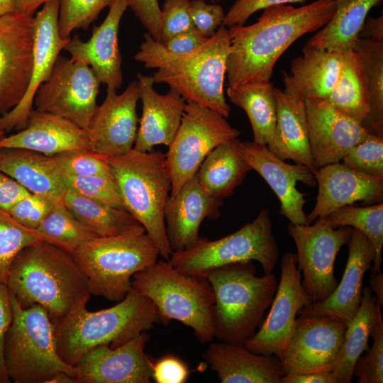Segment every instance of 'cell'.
<instances>
[{
  "mask_svg": "<svg viewBox=\"0 0 383 383\" xmlns=\"http://www.w3.org/2000/svg\"><path fill=\"white\" fill-rule=\"evenodd\" d=\"M138 100L137 80L131 82L120 94L116 89L107 88L106 97L97 106L87 129L91 151L110 157L133 148L139 121Z\"/></svg>",
  "mask_w": 383,
  "mask_h": 383,
  "instance_id": "18",
  "label": "cell"
},
{
  "mask_svg": "<svg viewBox=\"0 0 383 383\" xmlns=\"http://www.w3.org/2000/svg\"><path fill=\"white\" fill-rule=\"evenodd\" d=\"M362 62L369 112L362 124L369 133L383 135V41L359 38L354 50Z\"/></svg>",
  "mask_w": 383,
  "mask_h": 383,
  "instance_id": "38",
  "label": "cell"
},
{
  "mask_svg": "<svg viewBox=\"0 0 383 383\" xmlns=\"http://www.w3.org/2000/svg\"><path fill=\"white\" fill-rule=\"evenodd\" d=\"M223 204V199L210 196L204 189L196 173L177 194L170 196L165 208V223L172 252L194 244L200 237L203 221L218 218Z\"/></svg>",
  "mask_w": 383,
  "mask_h": 383,
  "instance_id": "25",
  "label": "cell"
},
{
  "mask_svg": "<svg viewBox=\"0 0 383 383\" xmlns=\"http://www.w3.org/2000/svg\"><path fill=\"white\" fill-rule=\"evenodd\" d=\"M30 193L14 179L0 171V209L6 211Z\"/></svg>",
  "mask_w": 383,
  "mask_h": 383,
  "instance_id": "55",
  "label": "cell"
},
{
  "mask_svg": "<svg viewBox=\"0 0 383 383\" xmlns=\"http://www.w3.org/2000/svg\"><path fill=\"white\" fill-rule=\"evenodd\" d=\"M66 175L112 177L107 157L90 150H73L53 155Z\"/></svg>",
  "mask_w": 383,
  "mask_h": 383,
  "instance_id": "45",
  "label": "cell"
},
{
  "mask_svg": "<svg viewBox=\"0 0 383 383\" xmlns=\"http://www.w3.org/2000/svg\"><path fill=\"white\" fill-rule=\"evenodd\" d=\"M371 336L373 342L356 360L353 376L358 378V383L383 382V320L379 318L372 329Z\"/></svg>",
  "mask_w": 383,
  "mask_h": 383,
  "instance_id": "46",
  "label": "cell"
},
{
  "mask_svg": "<svg viewBox=\"0 0 383 383\" xmlns=\"http://www.w3.org/2000/svg\"><path fill=\"white\" fill-rule=\"evenodd\" d=\"M48 383H76V380L70 373L62 371L55 374Z\"/></svg>",
  "mask_w": 383,
  "mask_h": 383,
  "instance_id": "61",
  "label": "cell"
},
{
  "mask_svg": "<svg viewBox=\"0 0 383 383\" xmlns=\"http://www.w3.org/2000/svg\"><path fill=\"white\" fill-rule=\"evenodd\" d=\"M189 4L190 0H165L160 8L162 44L175 35L195 28L189 11Z\"/></svg>",
  "mask_w": 383,
  "mask_h": 383,
  "instance_id": "47",
  "label": "cell"
},
{
  "mask_svg": "<svg viewBox=\"0 0 383 383\" xmlns=\"http://www.w3.org/2000/svg\"><path fill=\"white\" fill-rule=\"evenodd\" d=\"M302 53L293 60L290 74L282 71L284 91L302 101L326 99L336 82L343 54L307 43Z\"/></svg>",
  "mask_w": 383,
  "mask_h": 383,
  "instance_id": "31",
  "label": "cell"
},
{
  "mask_svg": "<svg viewBox=\"0 0 383 383\" xmlns=\"http://www.w3.org/2000/svg\"><path fill=\"white\" fill-rule=\"evenodd\" d=\"M57 202L48 198L30 194L14 204L9 213L19 223L36 229Z\"/></svg>",
  "mask_w": 383,
  "mask_h": 383,
  "instance_id": "48",
  "label": "cell"
},
{
  "mask_svg": "<svg viewBox=\"0 0 383 383\" xmlns=\"http://www.w3.org/2000/svg\"><path fill=\"white\" fill-rule=\"evenodd\" d=\"M381 1L335 0L336 8L330 20L306 43L340 54L353 50L369 11Z\"/></svg>",
  "mask_w": 383,
  "mask_h": 383,
  "instance_id": "34",
  "label": "cell"
},
{
  "mask_svg": "<svg viewBox=\"0 0 383 383\" xmlns=\"http://www.w3.org/2000/svg\"><path fill=\"white\" fill-rule=\"evenodd\" d=\"M12 319L13 308L10 291L6 284L0 283V383L11 382L5 367L4 343Z\"/></svg>",
  "mask_w": 383,
  "mask_h": 383,
  "instance_id": "53",
  "label": "cell"
},
{
  "mask_svg": "<svg viewBox=\"0 0 383 383\" xmlns=\"http://www.w3.org/2000/svg\"><path fill=\"white\" fill-rule=\"evenodd\" d=\"M255 274L252 261H247L216 268L206 275L215 295L213 326L218 341L242 345L262 324L278 283L272 272Z\"/></svg>",
  "mask_w": 383,
  "mask_h": 383,
  "instance_id": "5",
  "label": "cell"
},
{
  "mask_svg": "<svg viewBox=\"0 0 383 383\" xmlns=\"http://www.w3.org/2000/svg\"><path fill=\"white\" fill-rule=\"evenodd\" d=\"M34 16L16 11L0 16V114L16 106L30 84Z\"/></svg>",
  "mask_w": 383,
  "mask_h": 383,
  "instance_id": "15",
  "label": "cell"
},
{
  "mask_svg": "<svg viewBox=\"0 0 383 383\" xmlns=\"http://www.w3.org/2000/svg\"><path fill=\"white\" fill-rule=\"evenodd\" d=\"M239 135L240 131L217 111L187 102L179 128L165 154L172 182L170 196L179 192L216 147Z\"/></svg>",
  "mask_w": 383,
  "mask_h": 383,
  "instance_id": "11",
  "label": "cell"
},
{
  "mask_svg": "<svg viewBox=\"0 0 383 383\" xmlns=\"http://www.w3.org/2000/svg\"><path fill=\"white\" fill-rule=\"evenodd\" d=\"M311 154L318 169L339 162L368 132L362 123L341 113L325 98L304 99Z\"/></svg>",
  "mask_w": 383,
  "mask_h": 383,
  "instance_id": "20",
  "label": "cell"
},
{
  "mask_svg": "<svg viewBox=\"0 0 383 383\" xmlns=\"http://www.w3.org/2000/svg\"><path fill=\"white\" fill-rule=\"evenodd\" d=\"M132 287L153 302L161 323L177 320L191 328L201 343L214 340L215 295L207 279L183 274L158 260L133 276Z\"/></svg>",
  "mask_w": 383,
  "mask_h": 383,
  "instance_id": "7",
  "label": "cell"
},
{
  "mask_svg": "<svg viewBox=\"0 0 383 383\" xmlns=\"http://www.w3.org/2000/svg\"><path fill=\"white\" fill-rule=\"evenodd\" d=\"M66 183L67 189L77 194L126 209L112 177L66 175Z\"/></svg>",
  "mask_w": 383,
  "mask_h": 383,
  "instance_id": "44",
  "label": "cell"
},
{
  "mask_svg": "<svg viewBox=\"0 0 383 383\" xmlns=\"http://www.w3.org/2000/svg\"><path fill=\"white\" fill-rule=\"evenodd\" d=\"M189 11L195 29L209 38L223 25L226 13L219 4H209L205 0L190 1Z\"/></svg>",
  "mask_w": 383,
  "mask_h": 383,
  "instance_id": "49",
  "label": "cell"
},
{
  "mask_svg": "<svg viewBox=\"0 0 383 383\" xmlns=\"http://www.w3.org/2000/svg\"><path fill=\"white\" fill-rule=\"evenodd\" d=\"M345 322L335 317L299 316L281 359L285 374L331 372L343 345Z\"/></svg>",
  "mask_w": 383,
  "mask_h": 383,
  "instance_id": "16",
  "label": "cell"
},
{
  "mask_svg": "<svg viewBox=\"0 0 383 383\" xmlns=\"http://www.w3.org/2000/svg\"><path fill=\"white\" fill-rule=\"evenodd\" d=\"M281 276L270 310L256 333L243 343L248 350L282 358L292 335L300 309L311 303L301 282L296 254L285 252Z\"/></svg>",
  "mask_w": 383,
  "mask_h": 383,
  "instance_id": "14",
  "label": "cell"
},
{
  "mask_svg": "<svg viewBox=\"0 0 383 383\" xmlns=\"http://www.w3.org/2000/svg\"><path fill=\"white\" fill-rule=\"evenodd\" d=\"M43 241L38 231L16 221L0 209V283L6 284L11 264L25 247Z\"/></svg>",
  "mask_w": 383,
  "mask_h": 383,
  "instance_id": "41",
  "label": "cell"
},
{
  "mask_svg": "<svg viewBox=\"0 0 383 383\" xmlns=\"http://www.w3.org/2000/svg\"><path fill=\"white\" fill-rule=\"evenodd\" d=\"M107 160L126 209L143 226L160 255L168 260L172 251L166 233L165 208L172 182L165 154L133 148Z\"/></svg>",
  "mask_w": 383,
  "mask_h": 383,
  "instance_id": "6",
  "label": "cell"
},
{
  "mask_svg": "<svg viewBox=\"0 0 383 383\" xmlns=\"http://www.w3.org/2000/svg\"><path fill=\"white\" fill-rule=\"evenodd\" d=\"M208 39L194 28L172 36L162 45L170 52L184 54L199 47Z\"/></svg>",
  "mask_w": 383,
  "mask_h": 383,
  "instance_id": "54",
  "label": "cell"
},
{
  "mask_svg": "<svg viewBox=\"0 0 383 383\" xmlns=\"http://www.w3.org/2000/svg\"><path fill=\"white\" fill-rule=\"evenodd\" d=\"M326 99L338 111L361 123L366 118L370 109L367 84L355 50L343 54L336 82Z\"/></svg>",
  "mask_w": 383,
  "mask_h": 383,
  "instance_id": "37",
  "label": "cell"
},
{
  "mask_svg": "<svg viewBox=\"0 0 383 383\" xmlns=\"http://www.w3.org/2000/svg\"><path fill=\"white\" fill-rule=\"evenodd\" d=\"M134 60L155 69L154 83H164L184 100L210 108L225 118L231 112L224 94L226 62L231 52L228 28L221 25L213 36L189 52L174 54L146 33Z\"/></svg>",
  "mask_w": 383,
  "mask_h": 383,
  "instance_id": "2",
  "label": "cell"
},
{
  "mask_svg": "<svg viewBox=\"0 0 383 383\" xmlns=\"http://www.w3.org/2000/svg\"><path fill=\"white\" fill-rule=\"evenodd\" d=\"M62 202L68 211L98 237H109L143 227L127 210L67 189Z\"/></svg>",
  "mask_w": 383,
  "mask_h": 383,
  "instance_id": "36",
  "label": "cell"
},
{
  "mask_svg": "<svg viewBox=\"0 0 383 383\" xmlns=\"http://www.w3.org/2000/svg\"><path fill=\"white\" fill-rule=\"evenodd\" d=\"M72 255L87 277L91 294L118 302L132 289L133 276L160 256L143 227L94 238Z\"/></svg>",
  "mask_w": 383,
  "mask_h": 383,
  "instance_id": "8",
  "label": "cell"
},
{
  "mask_svg": "<svg viewBox=\"0 0 383 383\" xmlns=\"http://www.w3.org/2000/svg\"><path fill=\"white\" fill-rule=\"evenodd\" d=\"M143 112L133 149L148 152L157 145L169 146L180 125L187 101L177 91L157 92L152 75L137 74Z\"/></svg>",
  "mask_w": 383,
  "mask_h": 383,
  "instance_id": "26",
  "label": "cell"
},
{
  "mask_svg": "<svg viewBox=\"0 0 383 383\" xmlns=\"http://www.w3.org/2000/svg\"><path fill=\"white\" fill-rule=\"evenodd\" d=\"M347 245L348 257L340 282L328 298L305 306L298 316H331L345 322L354 316L361 302L364 276L372 267L375 249L370 240L356 228H353Z\"/></svg>",
  "mask_w": 383,
  "mask_h": 383,
  "instance_id": "24",
  "label": "cell"
},
{
  "mask_svg": "<svg viewBox=\"0 0 383 383\" xmlns=\"http://www.w3.org/2000/svg\"><path fill=\"white\" fill-rule=\"evenodd\" d=\"M211 1H222V0H211Z\"/></svg>",
  "mask_w": 383,
  "mask_h": 383,
  "instance_id": "63",
  "label": "cell"
},
{
  "mask_svg": "<svg viewBox=\"0 0 383 383\" xmlns=\"http://www.w3.org/2000/svg\"><path fill=\"white\" fill-rule=\"evenodd\" d=\"M359 38L383 41V14L377 18L369 17L360 31Z\"/></svg>",
  "mask_w": 383,
  "mask_h": 383,
  "instance_id": "57",
  "label": "cell"
},
{
  "mask_svg": "<svg viewBox=\"0 0 383 383\" xmlns=\"http://www.w3.org/2000/svg\"><path fill=\"white\" fill-rule=\"evenodd\" d=\"M5 136V131L0 129V140Z\"/></svg>",
  "mask_w": 383,
  "mask_h": 383,
  "instance_id": "62",
  "label": "cell"
},
{
  "mask_svg": "<svg viewBox=\"0 0 383 383\" xmlns=\"http://www.w3.org/2000/svg\"><path fill=\"white\" fill-rule=\"evenodd\" d=\"M35 230L43 241L71 254L93 239L99 238L68 211L62 201L55 203L51 211Z\"/></svg>",
  "mask_w": 383,
  "mask_h": 383,
  "instance_id": "39",
  "label": "cell"
},
{
  "mask_svg": "<svg viewBox=\"0 0 383 383\" xmlns=\"http://www.w3.org/2000/svg\"><path fill=\"white\" fill-rule=\"evenodd\" d=\"M100 82L84 62L60 55L49 78L35 92V109L88 129L97 108Z\"/></svg>",
  "mask_w": 383,
  "mask_h": 383,
  "instance_id": "12",
  "label": "cell"
},
{
  "mask_svg": "<svg viewBox=\"0 0 383 383\" xmlns=\"http://www.w3.org/2000/svg\"><path fill=\"white\" fill-rule=\"evenodd\" d=\"M0 171L30 193L55 201L67 190L66 174L54 156L23 148H0Z\"/></svg>",
  "mask_w": 383,
  "mask_h": 383,
  "instance_id": "29",
  "label": "cell"
},
{
  "mask_svg": "<svg viewBox=\"0 0 383 383\" xmlns=\"http://www.w3.org/2000/svg\"><path fill=\"white\" fill-rule=\"evenodd\" d=\"M127 9L126 0H116L103 22L93 27L89 40L82 41L78 34H74L63 48L72 58L89 65L101 84L116 90L123 84L118 29Z\"/></svg>",
  "mask_w": 383,
  "mask_h": 383,
  "instance_id": "22",
  "label": "cell"
},
{
  "mask_svg": "<svg viewBox=\"0 0 383 383\" xmlns=\"http://www.w3.org/2000/svg\"><path fill=\"white\" fill-rule=\"evenodd\" d=\"M229 100L247 114L253 133V142L267 145L275 126L277 101L270 81L248 82L228 87Z\"/></svg>",
  "mask_w": 383,
  "mask_h": 383,
  "instance_id": "35",
  "label": "cell"
},
{
  "mask_svg": "<svg viewBox=\"0 0 383 383\" xmlns=\"http://www.w3.org/2000/svg\"><path fill=\"white\" fill-rule=\"evenodd\" d=\"M343 164L355 171L383 177V135L369 133L343 157Z\"/></svg>",
  "mask_w": 383,
  "mask_h": 383,
  "instance_id": "43",
  "label": "cell"
},
{
  "mask_svg": "<svg viewBox=\"0 0 383 383\" xmlns=\"http://www.w3.org/2000/svg\"><path fill=\"white\" fill-rule=\"evenodd\" d=\"M353 228L333 227L325 218L313 224L288 225V233L296 248L297 266L302 272V284L311 303L328 298L338 285L334 264L338 251L347 245Z\"/></svg>",
  "mask_w": 383,
  "mask_h": 383,
  "instance_id": "13",
  "label": "cell"
},
{
  "mask_svg": "<svg viewBox=\"0 0 383 383\" xmlns=\"http://www.w3.org/2000/svg\"><path fill=\"white\" fill-rule=\"evenodd\" d=\"M238 142L237 138L221 143L201 164L196 174L210 196L221 199L232 196L252 170L240 151Z\"/></svg>",
  "mask_w": 383,
  "mask_h": 383,
  "instance_id": "32",
  "label": "cell"
},
{
  "mask_svg": "<svg viewBox=\"0 0 383 383\" xmlns=\"http://www.w3.org/2000/svg\"><path fill=\"white\" fill-rule=\"evenodd\" d=\"M335 8V0H316L300 7L273 6L263 9L253 24L228 28V87L270 81L274 65L284 52L302 35L321 28Z\"/></svg>",
  "mask_w": 383,
  "mask_h": 383,
  "instance_id": "1",
  "label": "cell"
},
{
  "mask_svg": "<svg viewBox=\"0 0 383 383\" xmlns=\"http://www.w3.org/2000/svg\"><path fill=\"white\" fill-rule=\"evenodd\" d=\"M21 11L18 0H0V16Z\"/></svg>",
  "mask_w": 383,
  "mask_h": 383,
  "instance_id": "60",
  "label": "cell"
},
{
  "mask_svg": "<svg viewBox=\"0 0 383 383\" xmlns=\"http://www.w3.org/2000/svg\"><path fill=\"white\" fill-rule=\"evenodd\" d=\"M128 8L133 12L152 38L161 43V11L158 0H126Z\"/></svg>",
  "mask_w": 383,
  "mask_h": 383,
  "instance_id": "51",
  "label": "cell"
},
{
  "mask_svg": "<svg viewBox=\"0 0 383 383\" xmlns=\"http://www.w3.org/2000/svg\"><path fill=\"white\" fill-rule=\"evenodd\" d=\"M21 11L34 16L37 9L49 0H18Z\"/></svg>",
  "mask_w": 383,
  "mask_h": 383,
  "instance_id": "59",
  "label": "cell"
},
{
  "mask_svg": "<svg viewBox=\"0 0 383 383\" xmlns=\"http://www.w3.org/2000/svg\"><path fill=\"white\" fill-rule=\"evenodd\" d=\"M274 95L277 118L268 149L279 159L292 160L315 174L318 167L311 151L304 101L277 88H274Z\"/></svg>",
  "mask_w": 383,
  "mask_h": 383,
  "instance_id": "30",
  "label": "cell"
},
{
  "mask_svg": "<svg viewBox=\"0 0 383 383\" xmlns=\"http://www.w3.org/2000/svg\"><path fill=\"white\" fill-rule=\"evenodd\" d=\"M155 323L161 321L155 304L132 287L113 306L89 311L83 304L54 324L57 352L65 363L74 366L93 348L121 346Z\"/></svg>",
  "mask_w": 383,
  "mask_h": 383,
  "instance_id": "4",
  "label": "cell"
},
{
  "mask_svg": "<svg viewBox=\"0 0 383 383\" xmlns=\"http://www.w3.org/2000/svg\"><path fill=\"white\" fill-rule=\"evenodd\" d=\"M279 255L268 208L235 232L211 240L204 237L187 248L173 252L167 260L177 271L206 278L213 270L235 262L257 261L264 274L272 273Z\"/></svg>",
  "mask_w": 383,
  "mask_h": 383,
  "instance_id": "10",
  "label": "cell"
},
{
  "mask_svg": "<svg viewBox=\"0 0 383 383\" xmlns=\"http://www.w3.org/2000/svg\"><path fill=\"white\" fill-rule=\"evenodd\" d=\"M314 176L318 194L306 223L357 201L365 205L383 202V177L355 171L340 162L319 167Z\"/></svg>",
  "mask_w": 383,
  "mask_h": 383,
  "instance_id": "23",
  "label": "cell"
},
{
  "mask_svg": "<svg viewBox=\"0 0 383 383\" xmlns=\"http://www.w3.org/2000/svg\"><path fill=\"white\" fill-rule=\"evenodd\" d=\"M203 357L221 383H280L285 374L277 356L256 354L243 345L211 341Z\"/></svg>",
  "mask_w": 383,
  "mask_h": 383,
  "instance_id": "28",
  "label": "cell"
},
{
  "mask_svg": "<svg viewBox=\"0 0 383 383\" xmlns=\"http://www.w3.org/2000/svg\"><path fill=\"white\" fill-rule=\"evenodd\" d=\"M11 294L13 319L5 335L4 357L6 372L15 383H48L58 372L75 378L76 369L58 355L54 324L38 304L22 308Z\"/></svg>",
  "mask_w": 383,
  "mask_h": 383,
  "instance_id": "9",
  "label": "cell"
},
{
  "mask_svg": "<svg viewBox=\"0 0 383 383\" xmlns=\"http://www.w3.org/2000/svg\"><path fill=\"white\" fill-rule=\"evenodd\" d=\"M6 285L22 308L43 306L53 324L87 304L88 279L72 255L45 241L22 249L13 260Z\"/></svg>",
  "mask_w": 383,
  "mask_h": 383,
  "instance_id": "3",
  "label": "cell"
},
{
  "mask_svg": "<svg viewBox=\"0 0 383 383\" xmlns=\"http://www.w3.org/2000/svg\"><path fill=\"white\" fill-rule=\"evenodd\" d=\"M370 288L374 294L377 302L382 308L383 306V274L381 270L372 272L370 278Z\"/></svg>",
  "mask_w": 383,
  "mask_h": 383,
  "instance_id": "58",
  "label": "cell"
},
{
  "mask_svg": "<svg viewBox=\"0 0 383 383\" xmlns=\"http://www.w3.org/2000/svg\"><path fill=\"white\" fill-rule=\"evenodd\" d=\"M334 228L351 226L364 233L375 249L372 272L381 270L383 248V202L356 206L341 207L324 217Z\"/></svg>",
  "mask_w": 383,
  "mask_h": 383,
  "instance_id": "40",
  "label": "cell"
},
{
  "mask_svg": "<svg viewBox=\"0 0 383 383\" xmlns=\"http://www.w3.org/2000/svg\"><path fill=\"white\" fill-rule=\"evenodd\" d=\"M381 309L370 287H365L357 312L350 320L345 322L343 345L331 371L336 383L352 382L355 363L363 352L368 349V340L372 329L382 317Z\"/></svg>",
  "mask_w": 383,
  "mask_h": 383,
  "instance_id": "33",
  "label": "cell"
},
{
  "mask_svg": "<svg viewBox=\"0 0 383 383\" xmlns=\"http://www.w3.org/2000/svg\"><path fill=\"white\" fill-rule=\"evenodd\" d=\"M238 147L252 170L267 183L280 202V213L292 224L306 223L304 194L296 187L298 182L310 187L316 185L312 172L300 164L291 165L272 154L265 145L240 141Z\"/></svg>",
  "mask_w": 383,
  "mask_h": 383,
  "instance_id": "21",
  "label": "cell"
},
{
  "mask_svg": "<svg viewBox=\"0 0 383 383\" xmlns=\"http://www.w3.org/2000/svg\"><path fill=\"white\" fill-rule=\"evenodd\" d=\"M189 370L179 357L168 354L153 362L152 379L157 383H184Z\"/></svg>",
  "mask_w": 383,
  "mask_h": 383,
  "instance_id": "52",
  "label": "cell"
},
{
  "mask_svg": "<svg viewBox=\"0 0 383 383\" xmlns=\"http://www.w3.org/2000/svg\"><path fill=\"white\" fill-rule=\"evenodd\" d=\"M116 0H60L58 29L62 38H70L76 29L87 30L106 7Z\"/></svg>",
  "mask_w": 383,
  "mask_h": 383,
  "instance_id": "42",
  "label": "cell"
},
{
  "mask_svg": "<svg viewBox=\"0 0 383 383\" xmlns=\"http://www.w3.org/2000/svg\"><path fill=\"white\" fill-rule=\"evenodd\" d=\"M150 336L140 333L123 345L93 348L74 366L76 383H149L154 361L145 352Z\"/></svg>",
  "mask_w": 383,
  "mask_h": 383,
  "instance_id": "17",
  "label": "cell"
},
{
  "mask_svg": "<svg viewBox=\"0 0 383 383\" xmlns=\"http://www.w3.org/2000/svg\"><path fill=\"white\" fill-rule=\"evenodd\" d=\"M0 148H23L53 156L68 150H91V144L87 130L60 116L32 109L26 126L1 138Z\"/></svg>",
  "mask_w": 383,
  "mask_h": 383,
  "instance_id": "27",
  "label": "cell"
},
{
  "mask_svg": "<svg viewBox=\"0 0 383 383\" xmlns=\"http://www.w3.org/2000/svg\"><path fill=\"white\" fill-rule=\"evenodd\" d=\"M280 383H336L332 372L287 373Z\"/></svg>",
  "mask_w": 383,
  "mask_h": 383,
  "instance_id": "56",
  "label": "cell"
},
{
  "mask_svg": "<svg viewBox=\"0 0 383 383\" xmlns=\"http://www.w3.org/2000/svg\"><path fill=\"white\" fill-rule=\"evenodd\" d=\"M60 0H49L34 16L35 33L32 73L28 88L19 104L0 117V129L11 131L26 126L39 87L50 76L54 65L70 38H61L58 29Z\"/></svg>",
  "mask_w": 383,
  "mask_h": 383,
  "instance_id": "19",
  "label": "cell"
},
{
  "mask_svg": "<svg viewBox=\"0 0 383 383\" xmlns=\"http://www.w3.org/2000/svg\"><path fill=\"white\" fill-rule=\"evenodd\" d=\"M306 0H236L226 13L223 25L227 28L244 25L248 18L260 10L290 3H303Z\"/></svg>",
  "mask_w": 383,
  "mask_h": 383,
  "instance_id": "50",
  "label": "cell"
}]
</instances>
